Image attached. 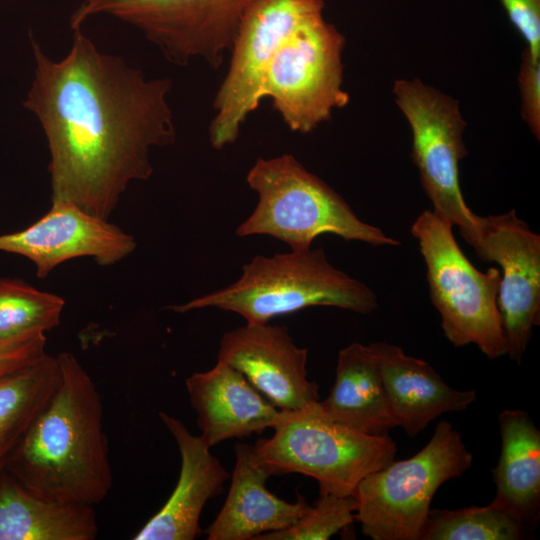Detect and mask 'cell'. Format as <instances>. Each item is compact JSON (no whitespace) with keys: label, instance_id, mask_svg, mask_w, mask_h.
<instances>
[{"label":"cell","instance_id":"cell-1","mask_svg":"<svg viewBox=\"0 0 540 540\" xmlns=\"http://www.w3.org/2000/svg\"><path fill=\"white\" fill-rule=\"evenodd\" d=\"M73 31L60 60L31 37L34 75L23 106L47 139L52 203L108 220L129 184L152 175L151 150L176 140L172 81L148 78Z\"/></svg>","mask_w":540,"mask_h":540},{"label":"cell","instance_id":"cell-2","mask_svg":"<svg viewBox=\"0 0 540 540\" xmlns=\"http://www.w3.org/2000/svg\"><path fill=\"white\" fill-rule=\"evenodd\" d=\"M57 359L58 384L5 469L41 497L95 506L113 483L102 400L72 353Z\"/></svg>","mask_w":540,"mask_h":540},{"label":"cell","instance_id":"cell-3","mask_svg":"<svg viewBox=\"0 0 540 540\" xmlns=\"http://www.w3.org/2000/svg\"><path fill=\"white\" fill-rule=\"evenodd\" d=\"M235 283L181 305L175 312L215 307L242 316L248 324H265L276 316L311 306H331L368 314L378 306L365 283L335 268L323 249L255 256L243 265Z\"/></svg>","mask_w":540,"mask_h":540},{"label":"cell","instance_id":"cell-4","mask_svg":"<svg viewBox=\"0 0 540 540\" xmlns=\"http://www.w3.org/2000/svg\"><path fill=\"white\" fill-rule=\"evenodd\" d=\"M246 181L258 194V203L238 226L239 237L268 235L292 251L310 249L322 234L372 246L400 245L380 228L360 220L343 197L290 154L258 158Z\"/></svg>","mask_w":540,"mask_h":540},{"label":"cell","instance_id":"cell-5","mask_svg":"<svg viewBox=\"0 0 540 540\" xmlns=\"http://www.w3.org/2000/svg\"><path fill=\"white\" fill-rule=\"evenodd\" d=\"M319 401L280 410L273 435L252 445L254 454L271 476L299 473L317 481L319 494L354 496L365 476L394 460L396 444L331 419Z\"/></svg>","mask_w":540,"mask_h":540},{"label":"cell","instance_id":"cell-6","mask_svg":"<svg viewBox=\"0 0 540 540\" xmlns=\"http://www.w3.org/2000/svg\"><path fill=\"white\" fill-rule=\"evenodd\" d=\"M452 229L432 210H424L411 226L425 262L431 302L453 346L475 344L487 358L497 359L506 355L498 308L500 270L477 269Z\"/></svg>","mask_w":540,"mask_h":540},{"label":"cell","instance_id":"cell-7","mask_svg":"<svg viewBox=\"0 0 540 540\" xmlns=\"http://www.w3.org/2000/svg\"><path fill=\"white\" fill-rule=\"evenodd\" d=\"M472 462L461 434L440 421L418 453L393 460L360 481L354 496L362 533L373 540H419L436 491Z\"/></svg>","mask_w":540,"mask_h":540},{"label":"cell","instance_id":"cell-8","mask_svg":"<svg viewBox=\"0 0 540 540\" xmlns=\"http://www.w3.org/2000/svg\"><path fill=\"white\" fill-rule=\"evenodd\" d=\"M255 0H84L70 26L111 15L139 29L172 63L202 60L214 68L231 49L243 16Z\"/></svg>","mask_w":540,"mask_h":540},{"label":"cell","instance_id":"cell-9","mask_svg":"<svg viewBox=\"0 0 540 540\" xmlns=\"http://www.w3.org/2000/svg\"><path fill=\"white\" fill-rule=\"evenodd\" d=\"M394 101L412 133V157L433 210L469 244L479 215L466 204L459 181V162L467 155L466 122L459 102L417 78L394 82Z\"/></svg>","mask_w":540,"mask_h":540},{"label":"cell","instance_id":"cell-10","mask_svg":"<svg viewBox=\"0 0 540 540\" xmlns=\"http://www.w3.org/2000/svg\"><path fill=\"white\" fill-rule=\"evenodd\" d=\"M344 36L323 14L294 31L265 74L261 96L270 97L284 123L309 133L349 102L343 89Z\"/></svg>","mask_w":540,"mask_h":540},{"label":"cell","instance_id":"cell-11","mask_svg":"<svg viewBox=\"0 0 540 540\" xmlns=\"http://www.w3.org/2000/svg\"><path fill=\"white\" fill-rule=\"evenodd\" d=\"M323 0H255L239 25L227 73L213 102L209 126L212 147L234 143L262 100L267 69L285 40L301 25L322 15Z\"/></svg>","mask_w":540,"mask_h":540},{"label":"cell","instance_id":"cell-12","mask_svg":"<svg viewBox=\"0 0 540 540\" xmlns=\"http://www.w3.org/2000/svg\"><path fill=\"white\" fill-rule=\"evenodd\" d=\"M469 245L478 258L501 268L498 308L506 355L520 364L540 320V236L512 209L479 216Z\"/></svg>","mask_w":540,"mask_h":540},{"label":"cell","instance_id":"cell-13","mask_svg":"<svg viewBox=\"0 0 540 540\" xmlns=\"http://www.w3.org/2000/svg\"><path fill=\"white\" fill-rule=\"evenodd\" d=\"M135 248L133 236L119 227L63 202L52 203L50 210L29 227L0 235V251L29 259L41 279L74 258L91 257L99 265L109 266Z\"/></svg>","mask_w":540,"mask_h":540},{"label":"cell","instance_id":"cell-14","mask_svg":"<svg viewBox=\"0 0 540 540\" xmlns=\"http://www.w3.org/2000/svg\"><path fill=\"white\" fill-rule=\"evenodd\" d=\"M308 350L298 347L283 325L248 324L223 334L218 361L240 371L279 410H296L320 400L308 379Z\"/></svg>","mask_w":540,"mask_h":540},{"label":"cell","instance_id":"cell-15","mask_svg":"<svg viewBox=\"0 0 540 540\" xmlns=\"http://www.w3.org/2000/svg\"><path fill=\"white\" fill-rule=\"evenodd\" d=\"M159 417L180 452L179 478L166 503L133 539L193 540L201 533L204 506L222 492L230 475L200 435L191 434L179 419L165 412Z\"/></svg>","mask_w":540,"mask_h":540},{"label":"cell","instance_id":"cell-16","mask_svg":"<svg viewBox=\"0 0 540 540\" xmlns=\"http://www.w3.org/2000/svg\"><path fill=\"white\" fill-rule=\"evenodd\" d=\"M185 385L200 436L210 447L272 428L280 411L240 371L221 361L191 374Z\"/></svg>","mask_w":540,"mask_h":540},{"label":"cell","instance_id":"cell-17","mask_svg":"<svg viewBox=\"0 0 540 540\" xmlns=\"http://www.w3.org/2000/svg\"><path fill=\"white\" fill-rule=\"evenodd\" d=\"M377 361L391 414L408 436L449 412L466 410L477 398L474 390L449 386L425 360L406 354L397 345H369Z\"/></svg>","mask_w":540,"mask_h":540},{"label":"cell","instance_id":"cell-18","mask_svg":"<svg viewBox=\"0 0 540 540\" xmlns=\"http://www.w3.org/2000/svg\"><path fill=\"white\" fill-rule=\"evenodd\" d=\"M235 466L225 502L206 530L208 540H254L257 536L293 525L309 508L303 496L295 502L271 493V474L258 462L253 446H234Z\"/></svg>","mask_w":540,"mask_h":540},{"label":"cell","instance_id":"cell-19","mask_svg":"<svg viewBox=\"0 0 540 540\" xmlns=\"http://www.w3.org/2000/svg\"><path fill=\"white\" fill-rule=\"evenodd\" d=\"M97 533L93 505L49 500L0 471V540H93Z\"/></svg>","mask_w":540,"mask_h":540},{"label":"cell","instance_id":"cell-20","mask_svg":"<svg viewBox=\"0 0 540 540\" xmlns=\"http://www.w3.org/2000/svg\"><path fill=\"white\" fill-rule=\"evenodd\" d=\"M319 402L328 417L367 435L397 427L369 345L354 342L339 351L333 386Z\"/></svg>","mask_w":540,"mask_h":540},{"label":"cell","instance_id":"cell-21","mask_svg":"<svg viewBox=\"0 0 540 540\" xmlns=\"http://www.w3.org/2000/svg\"><path fill=\"white\" fill-rule=\"evenodd\" d=\"M501 451L493 469V502L527 528L535 527L540 511V430L520 409L499 415Z\"/></svg>","mask_w":540,"mask_h":540},{"label":"cell","instance_id":"cell-22","mask_svg":"<svg viewBox=\"0 0 540 540\" xmlns=\"http://www.w3.org/2000/svg\"><path fill=\"white\" fill-rule=\"evenodd\" d=\"M59 377L57 356L47 353L0 376V471L49 400Z\"/></svg>","mask_w":540,"mask_h":540},{"label":"cell","instance_id":"cell-23","mask_svg":"<svg viewBox=\"0 0 540 540\" xmlns=\"http://www.w3.org/2000/svg\"><path fill=\"white\" fill-rule=\"evenodd\" d=\"M528 528L495 502L430 509L419 540H519Z\"/></svg>","mask_w":540,"mask_h":540},{"label":"cell","instance_id":"cell-24","mask_svg":"<svg viewBox=\"0 0 540 540\" xmlns=\"http://www.w3.org/2000/svg\"><path fill=\"white\" fill-rule=\"evenodd\" d=\"M64 300L18 279H0V342L60 323Z\"/></svg>","mask_w":540,"mask_h":540},{"label":"cell","instance_id":"cell-25","mask_svg":"<svg viewBox=\"0 0 540 540\" xmlns=\"http://www.w3.org/2000/svg\"><path fill=\"white\" fill-rule=\"evenodd\" d=\"M356 508L355 496L319 494L315 504L293 525L254 540H327L353 523Z\"/></svg>","mask_w":540,"mask_h":540},{"label":"cell","instance_id":"cell-26","mask_svg":"<svg viewBox=\"0 0 540 540\" xmlns=\"http://www.w3.org/2000/svg\"><path fill=\"white\" fill-rule=\"evenodd\" d=\"M521 117L537 141L540 140V59L525 48L518 73Z\"/></svg>","mask_w":540,"mask_h":540},{"label":"cell","instance_id":"cell-27","mask_svg":"<svg viewBox=\"0 0 540 540\" xmlns=\"http://www.w3.org/2000/svg\"><path fill=\"white\" fill-rule=\"evenodd\" d=\"M508 18L526 42V49L540 59V0H501Z\"/></svg>","mask_w":540,"mask_h":540},{"label":"cell","instance_id":"cell-28","mask_svg":"<svg viewBox=\"0 0 540 540\" xmlns=\"http://www.w3.org/2000/svg\"><path fill=\"white\" fill-rule=\"evenodd\" d=\"M45 346V333L41 331L0 342V376L36 361L46 353Z\"/></svg>","mask_w":540,"mask_h":540}]
</instances>
